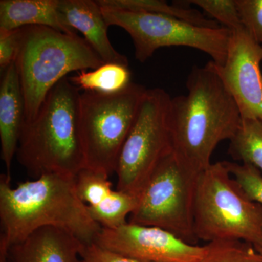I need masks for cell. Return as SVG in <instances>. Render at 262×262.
Wrapping results in <instances>:
<instances>
[{"label": "cell", "mask_w": 262, "mask_h": 262, "mask_svg": "<svg viewBox=\"0 0 262 262\" xmlns=\"http://www.w3.org/2000/svg\"><path fill=\"white\" fill-rule=\"evenodd\" d=\"M0 262L10 246L39 228L65 229L84 244L94 242L101 227L89 214L76 188V177L47 173L13 187L10 176H0Z\"/></svg>", "instance_id": "obj_1"}, {"label": "cell", "mask_w": 262, "mask_h": 262, "mask_svg": "<svg viewBox=\"0 0 262 262\" xmlns=\"http://www.w3.org/2000/svg\"><path fill=\"white\" fill-rule=\"evenodd\" d=\"M186 84L187 94L170 102L172 151L183 165L199 174L211 165L216 146L233 137L241 116L213 61L194 67Z\"/></svg>", "instance_id": "obj_2"}, {"label": "cell", "mask_w": 262, "mask_h": 262, "mask_svg": "<svg viewBox=\"0 0 262 262\" xmlns=\"http://www.w3.org/2000/svg\"><path fill=\"white\" fill-rule=\"evenodd\" d=\"M80 96V89L65 77L51 89L32 121L24 122L15 156L31 177H76L85 168Z\"/></svg>", "instance_id": "obj_3"}, {"label": "cell", "mask_w": 262, "mask_h": 262, "mask_svg": "<svg viewBox=\"0 0 262 262\" xmlns=\"http://www.w3.org/2000/svg\"><path fill=\"white\" fill-rule=\"evenodd\" d=\"M15 65L25 100L24 122L36 117L48 94L72 72L105 63L84 38L50 27H22Z\"/></svg>", "instance_id": "obj_4"}, {"label": "cell", "mask_w": 262, "mask_h": 262, "mask_svg": "<svg viewBox=\"0 0 262 262\" xmlns=\"http://www.w3.org/2000/svg\"><path fill=\"white\" fill-rule=\"evenodd\" d=\"M194 229L196 239L208 244L241 241L262 248V206L248 198L225 161L198 174Z\"/></svg>", "instance_id": "obj_5"}, {"label": "cell", "mask_w": 262, "mask_h": 262, "mask_svg": "<svg viewBox=\"0 0 262 262\" xmlns=\"http://www.w3.org/2000/svg\"><path fill=\"white\" fill-rule=\"evenodd\" d=\"M146 90L130 82L114 94L80 93L81 137L86 168L108 176L115 173Z\"/></svg>", "instance_id": "obj_6"}, {"label": "cell", "mask_w": 262, "mask_h": 262, "mask_svg": "<svg viewBox=\"0 0 262 262\" xmlns=\"http://www.w3.org/2000/svg\"><path fill=\"white\" fill-rule=\"evenodd\" d=\"M198 177L172 151L160 162L138 196L129 222L159 227L196 245L194 211Z\"/></svg>", "instance_id": "obj_7"}, {"label": "cell", "mask_w": 262, "mask_h": 262, "mask_svg": "<svg viewBox=\"0 0 262 262\" xmlns=\"http://www.w3.org/2000/svg\"><path fill=\"white\" fill-rule=\"evenodd\" d=\"M171 98L165 90H146L117 161V190L139 196L160 162L173 151Z\"/></svg>", "instance_id": "obj_8"}, {"label": "cell", "mask_w": 262, "mask_h": 262, "mask_svg": "<svg viewBox=\"0 0 262 262\" xmlns=\"http://www.w3.org/2000/svg\"><path fill=\"white\" fill-rule=\"evenodd\" d=\"M101 10L108 27L117 26L128 33L135 48L136 59L141 63L147 61L159 48L175 46L204 52L215 64L225 63L232 36V32L225 27H198L158 13Z\"/></svg>", "instance_id": "obj_9"}, {"label": "cell", "mask_w": 262, "mask_h": 262, "mask_svg": "<svg viewBox=\"0 0 262 262\" xmlns=\"http://www.w3.org/2000/svg\"><path fill=\"white\" fill-rule=\"evenodd\" d=\"M94 242L142 262H200L206 251L205 246L188 244L165 229L129 222L101 228Z\"/></svg>", "instance_id": "obj_10"}, {"label": "cell", "mask_w": 262, "mask_h": 262, "mask_svg": "<svg viewBox=\"0 0 262 262\" xmlns=\"http://www.w3.org/2000/svg\"><path fill=\"white\" fill-rule=\"evenodd\" d=\"M262 46L246 29L232 32L223 65L214 66L242 119L262 122Z\"/></svg>", "instance_id": "obj_11"}, {"label": "cell", "mask_w": 262, "mask_h": 262, "mask_svg": "<svg viewBox=\"0 0 262 262\" xmlns=\"http://www.w3.org/2000/svg\"><path fill=\"white\" fill-rule=\"evenodd\" d=\"M58 10L62 23L82 33L86 42L104 63L128 67L126 57L117 52L108 39V25L96 1L58 0Z\"/></svg>", "instance_id": "obj_12"}, {"label": "cell", "mask_w": 262, "mask_h": 262, "mask_svg": "<svg viewBox=\"0 0 262 262\" xmlns=\"http://www.w3.org/2000/svg\"><path fill=\"white\" fill-rule=\"evenodd\" d=\"M84 244L65 229L42 227L10 246L7 262H82Z\"/></svg>", "instance_id": "obj_13"}, {"label": "cell", "mask_w": 262, "mask_h": 262, "mask_svg": "<svg viewBox=\"0 0 262 262\" xmlns=\"http://www.w3.org/2000/svg\"><path fill=\"white\" fill-rule=\"evenodd\" d=\"M25 118V100L15 63L2 74L0 83L1 158L10 175Z\"/></svg>", "instance_id": "obj_14"}, {"label": "cell", "mask_w": 262, "mask_h": 262, "mask_svg": "<svg viewBox=\"0 0 262 262\" xmlns=\"http://www.w3.org/2000/svg\"><path fill=\"white\" fill-rule=\"evenodd\" d=\"M58 0H1L0 30H14L27 26H42L77 34L62 23Z\"/></svg>", "instance_id": "obj_15"}, {"label": "cell", "mask_w": 262, "mask_h": 262, "mask_svg": "<svg viewBox=\"0 0 262 262\" xmlns=\"http://www.w3.org/2000/svg\"><path fill=\"white\" fill-rule=\"evenodd\" d=\"M96 3L101 8L106 9L158 13L181 19L198 27L206 28L222 27L215 20L206 18L198 10L170 5L162 0H98Z\"/></svg>", "instance_id": "obj_16"}, {"label": "cell", "mask_w": 262, "mask_h": 262, "mask_svg": "<svg viewBox=\"0 0 262 262\" xmlns=\"http://www.w3.org/2000/svg\"><path fill=\"white\" fill-rule=\"evenodd\" d=\"M69 79L80 90L100 94L119 92L131 82L128 67L110 63H103L89 72L81 71Z\"/></svg>", "instance_id": "obj_17"}, {"label": "cell", "mask_w": 262, "mask_h": 262, "mask_svg": "<svg viewBox=\"0 0 262 262\" xmlns=\"http://www.w3.org/2000/svg\"><path fill=\"white\" fill-rule=\"evenodd\" d=\"M228 152L234 160L262 171V122L256 119L241 118L237 132L229 140Z\"/></svg>", "instance_id": "obj_18"}, {"label": "cell", "mask_w": 262, "mask_h": 262, "mask_svg": "<svg viewBox=\"0 0 262 262\" xmlns=\"http://www.w3.org/2000/svg\"><path fill=\"white\" fill-rule=\"evenodd\" d=\"M137 203L138 196L116 189L96 206L87 208L93 220L102 228L114 229L127 223V217Z\"/></svg>", "instance_id": "obj_19"}, {"label": "cell", "mask_w": 262, "mask_h": 262, "mask_svg": "<svg viewBox=\"0 0 262 262\" xmlns=\"http://www.w3.org/2000/svg\"><path fill=\"white\" fill-rule=\"evenodd\" d=\"M200 262H262V254L253 245L241 241L208 243Z\"/></svg>", "instance_id": "obj_20"}, {"label": "cell", "mask_w": 262, "mask_h": 262, "mask_svg": "<svg viewBox=\"0 0 262 262\" xmlns=\"http://www.w3.org/2000/svg\"><path fill=\"white\" fill-rule=\"evenodd\" d=\"M108 179L106 174L86 168L77 173V194L87 207L96 206L113 192V184Z\"/></svg>", "instance_id": "obj_21"}, {"label": "cell", "mask_w": 262, "mask_h": 262, "mask_svg": "<svg viewBox=\"0 0 262 262\" xmlns=\"http://www.w3.org/2000/svg\"><path fill=\"white\" fill-rule=\"evenodd\" d=\"M188 3L201 8L222 27L232 32L244 28L235 0H192Z\"/></svg>", "instance_id": "obj_22"}, {"label": "cell", "mask_w": 262, "mask_h": 262, "mask_svg": "<svg viewBox=\"0 0 262 262\" xmlns=\"http://www.w3.org/2000/svg\"><path fill=\"white\" fill-rule=\"evenodd\" d=\"M226 162L229 173L250 199L262 206V173L252 165Z\"/></svg>", "instance_id": "obj_23"}, {"label": "cell", "mask_w": 262, "mask_h": 262, "mask_svg": "<svg viewBox=\"0 0 262 262\" xmlns=\"http://www.w3.org/2000/svg\"><path fill=\"white\" fill-rule=\"evenodd\" d=\"M243 27L262 46V0H235Z\"/></svg>", "instance_id": "obj_24"}, {"label": "cell", "mask_w": 262, "mask_h": 262, "mask_svg": "<svg viewBox=\"0 0 262 262\" xmlns=\"http://www.w3.org/2000/svg\"><path fill=\"white\" fill-rule=\"evenodd\" d=\"M21 28L0 30V72L3 74L15 62L20 48Z\"/></svg>", "instance_id": "obj_25"}, {"label": "cell", "mask_w": 262, "mask_h": 262, "mask_svg": "<svg viewBox=\"0 0 262 262\" xmlns=\"http://www.w3.org/2000/svg\"><path fill=\"white\" fill-rule=\"evenodd\" d=\"M81 258L82 262H142L122 256L96 242L84 244Z\"/></svg>", "instance_id": "obj_26"}, {"label": "cell", "mask_w": 262, "mask_h": 262, "mask_svg": "<svg viewBox=\"0 0 262 262\" xmlns=\"http://www.w3.org/2000/svg\"><path fill=\"white\" fill-rule=\"evenodd\" d=\"M256 249L257 250L258 252H259L260 253H261V254H262V248H256Z\"/></svg>", "instance_id": "obj_27"}]
</instances>
